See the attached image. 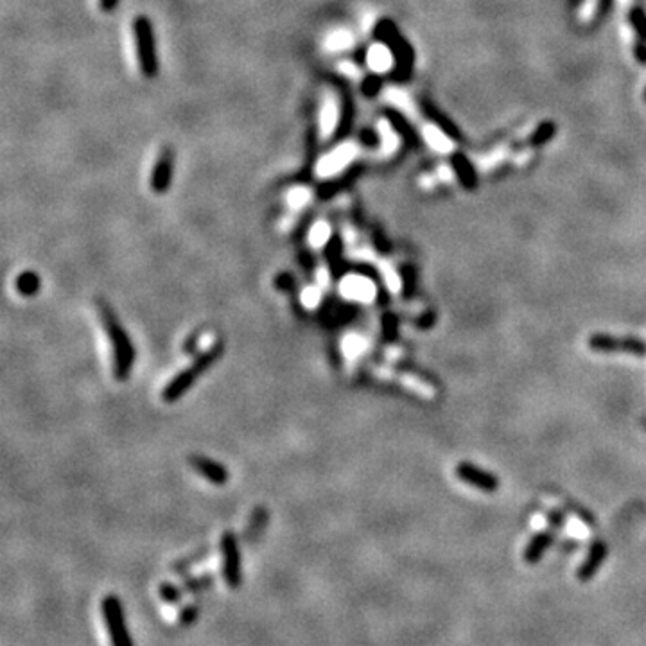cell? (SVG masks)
<instances>
[{
    "label": "cell",
    "instance_id": "d6a6232c",
    "mask_svg": "<svg viewBox=\"0 0 646 646\" xmlns=\"http://www.w3.org/2000/svg\"><path fill=\"white\" fill-rule=\"evenodd\" d=\"M641 424H643V427H645V431H646V416L641 420Z\"/></svg>",
    "mask_w": 646,
    "mask_h": 646
},
{
    "label": "cell",
    "instance_id": "52a82bcc",
    "mask_svg": "<svg viewBox=\"0 0 646 646\" xmlns=\"http://www.w3.org/2000/svg\"><path fill=\"white\" fill-rule=\"evenodd\" d=\"M223 577L230 587L241 586V560H239L237 538L232 532H225L221 537Z\"/></svg>",
    "mask_w": 646,
    "mask_h": 646
},
{
    "label": "cell",
    "instance_id": "8992f818",
    "mask_svg": "<svg viewBox=\"0 0 646 646\" xmlns=\"http://www.w3.org/2000/svg\"><path fill=\"white\" fill-rule=\"evenodd\" d=\"M454 474L460 482L467 483V485L474 486L476 491H482L485 494H494L499 488V479L494 474L470 464V461H461V464L456 465Z\"/></svg>",
    "mask_w": 646,
    "mask_h": 646
},
{
    "label": "cell",
    "instance_id": "9c48e42d",
    "mask_svg": "<svg viewBox=\"0 0 646 646\" xmlns=\"http://www.w3.org/2000/svg\"><path fill=\"white\" fill-rule=\"evenodd\" d=\"M607 555H609V546L605 541H596V543H593V546H590L586 560H584L580 568H578V572H577L578 580L584 581V584L593 580V578L596 577V572H598L600 568L603 566V562H605V559H607Z\"/></svg>",
    "mask_w": 646,
    "mask_h": 646
},
{
    "label": "cell",
    "instance_id": "3957f363",
    "mask_svg": "<svg viewBox=\"0 0 646 646\" xmlns=\"http://www.w3.org/2000/svg\"><path fill=\"white\" fill-rule=\"evenodd\" d=\"M135 49H137V60L142 76L155 78L158 74V60H156L155 36H153V26L146 17H139L133 24Z\"/></svg>",
    "mask_w": 646,
    "mask_h": 646
},
{
    "label": "cell",
    "instance_id": "7a4b0ae2",
    "mask_svg": "<svg viewBox=\"0 0 646 646\" xmlns=\"http://www.w3.org/2000/svg\"><path fill=\"white\" fill-rule=\"evenodd\" d=\"M221 350H223L221 343H216V345H212L208 350H205L203 354H200L198 359H196L194 363L189 366V368L182 370V372H180L178 375H176V377H174L173 381L165 386L164 393H162L165 402H174L176 399H180V397H182V395L185 393V391L189 390L192 384H194L196 379L200 377L201 373H203L205 370H207L208 366H210V364H212L214 361L219 357Z\"/></svg>",
    "mask_w": 646,
    "mask_h": 646
},
{
    "label": "cell",
    "instance_id": "4dcf8cb0",
    "mask_svg": "<svg viewBox=\"0 0 646 646\" xmlns=\"http://www.w3.org/2000/svg\"><path fill=\"white\" fill-rule=\"evenodd\" d=\"M547 519H550V522L553 526H562V525H564L562 516H560V513H556V512H550V517H547Z\"/></svg>",
    "mask_w": 646,
    "mask_h": 646
},
{
    "label": "cell",
    "instance_id": "8fae6325",
    "mask_svg": "<svg viewBox=\"0 0 646 646\" xmlns=\"http://www.w3.org/2000/svg\"><path fill=\"white\" fill-rule=\"evenodd\" d=\"M555 543V534H553V529H543V532H538L537 535L529 538L528 546L525 547V553H522V559L528 566H535L538 564L541 560H543L544 553L551 547V544Z\"/></svg>",
    "mask_w": 646,
    "mask_h": 646
},
{
    "label": "cell",
    "instance_id": "44dd1931",
    "mask_svg": "<svg viewBox=\"0 0 646 646\" xmlns=\"http://www.w3.org/2000/svg\"><path fill=\"white\" fill-rule=\"evenodd\" d=\"M268 522V512H266L264 508H255V512H253L252 519H250V525H248V538H253L262 532V528Z\"/></svg>",
    "mask_w": 646,
    "mask_h": 646
},
{
    "label": "cell",
    "instance_id": "5bb4252c",
    "mask_svg": "<svg viewBox=\"0 0 646 646\" xmlns=\"http://www.w3.org/2000/svg\"><path fill=\"white\" fill-rule=\"evenodd\" d=\"M422 135H424L425 142L430 144V148L434 149L436 153L447 155V153L454 151V140H452L445 131L440 130L439 126L425 124V126L422 128Z\"/></svg>",
    "mask_w": 646,
    "mask_h": 646
},
{
    "label": "cell",
    "instance_id": "4316f807",
    "mask_svg": "<svg viewBox=\"0 0 646 646\" xmlns=\"http://www.w3.org/2000/svg\"><path fill=\"white\" fill-rule=\"evenodd\" d=\"M382 330H384V338L386 339H393L395 338V330H397V318L393 314H386L384 318V325H382Z\"/></svg>",
    "mask_w": 646,
    "mask_h": 646
},
{
    "label": "cell",
    "instance_id": "7402d4cb",
    "mask_svg": "<svg viewBox=\"0 0 646 646\" xmlns=\"http://www.w3.org/2000/svg\"><path fill=\"white\" fill-rule=\"evenodd\" d=\"M309 239H311L312 246H323L330 239V226L327 223H316L312 226Z\"/></svg>",
    "mask_w": 646,
    "mask_h": 646
},
{
    "label": "cell",
    "instance_id": "484cf974",
    "mask_svg": "<svg viewBox=\"0 0 646 646\" xmlns=\"http://www.w3.org/2000/svg\"><path fill=\"white\" fill-rule=\"evenodd\" d=\"M318 300H320V291H318V287L311 286L307 287V289H304V293H302V302H304L305 305H309V307L316 305Z\"/></svg>",
    "mask_w": 646,
    "mask_h": 646
},
{
    "label": "cell",
    "instance_id": "f1b7e54d",
    "mask_svg": "<svg viewBox=\"0 0 646 646\" xmlns=\"http://www.w3.org/2000/svg\"><path fill=\"white\" fill-rule=\"evenodd\" d=\"M212 584V580L208 577L205 578H196V580H189L185 581V590H198L200 587H208Z\"/></svg>",
    "mask_w": 646,
    "mask_h": 646
},
{
    "label": "cell",
    "instance_id": "83f0119b",
    "mask_svg": "<svg viewBox=\"0 0 646 646\" xmlns=\"http://www.w3.org/2000/svg\"><path fill=\"white\" fill-rule=\"evenodd\" d=\"M196 618H198V607L196 605H187L182 611V614H180V623L191 624Z\"/></svg>",
    "mask_w": 646,
    "mask_h": 646
},
{
    "label": "cell",
    "instance_id": "2e32d148",
    "mask_svg": "<svg viewBox=\"0 0 646 646\" xmlns=\"http://www.w3.org/2000/svg\"><path fill=\"white\" fill-rule=\"evenodd\" d=\"M343 295L350 296V298H368L370 289L364 286L363 280L356 277H348L347 280H343L341 284Z\"/></svg>",
    "mask_w": 646,
    "mask_h": 646
},
{
    "label": "cell",
    "instance_id": "6da1fadb",
    "mask_svg": "<svg viewBox=\"0 0 646 646\" xmlns=\"http://www.w3.org/2000/svg\"><path fill=\"white\" fill-rule=\"evenodd\" d=\"M99 307V314L101 320H103V325L106 329V334H108L110 345H112V352H113V377L117 379V381H126L130 377L131 368H133L135 363V348L131 345V339L128 338L126 330L122 329V325L119 323V320L115 318L110 307L104 302H99L97 304Z\"/></svg>",
    "mask_w": 646,
    "mask_h": 646
},
{
    "label": "cell",
    "instance_id": "277c9868",
    "mask_svg": "<svg viewBox=\"0 0 646 646\" xmlns=\"http://www.w3.org/2000/svg\"><path fill=\"white\" fill-rule=\"evenodd\" d=\"M587 347L598 354H632L636 357L646 356V341L636 336L593 334L587 339Z\"/></svg>",
    "mask_w": 646,
    "mask_h": 646
},
{
    "label": "cell",
    "instance_id": "f546056e",
    "mask_svg": "<svg viewBox=\"0 0 646 646\" xmlns=\"http://www.w3.org/2000/svg\"><path fill=\"white\" fill-rule=\"evenodd\" d=\"M117 4H119V0H99L101 9L106 11V13H108V11H113V9L117 8Z\"/></svg>",
    "mask_w": 646,
    "mask_h": 646
},
{
    "label": "cell",
    "instance_id": "ba28073f",
    "mask_svg": "<svg viewBox=\"0 0 646 646\" xmlns=\"http://www.w3.org/2000/svg\"><path fill=\"white\" fill-rule=\"evenodd\" d=\"M356 153L357 148L354 144H341L339 148H336L334 151L321 158L320 164H318V174H320V176H332V174H338L339 171L345 169V167L356 158Z\"/></svg>",
    "mask_w": 646,
    "mask_h": 646
},
{
    "label": "cell",
    "instance_id": "ffe728a7",
    "mask_svg": "<svg viewBox=\"0 0 646 646\" xmlns=\"http://www.w3.org/2000/svg\"><path fill=\"white\" fill-rule=\"evenodd\" d=\"M386 99L393 104L395 108H399L400 112L408 113V115H413V113H415V108H413L411 101H409V97L406 96L404 92L391 88V90H388Z\"/></svg>",
    "mask_w": 646,
    "mask_h": 646
},
{
    "label": "cell",
    "instance_id": "603a6c76",
    "mask_svg": "<svg viewBox=\"0 0 646 646\" xmlns=\"http://www.w3.org/2000/svg\"><path fill=\"white\" fill-rule=\"evenodd\" d=\"M309 191L304 189V187H295V189H291L289 194H287V205L293 208H302L307 205L309 201Z\"/></svg>",
    "mask_w": 646,
    "mask_h": 646
},
{
    "label": "cell",
    "instance_id": "7c38bea8",
    "mask_svg": "<svg viewBox=\"0 0 646 646\" xmlns=\"http://www.w3.org/2000/svg\"><path fill=\"white\" fill-rule=\"evenodd\" d=\"M191 465L196 468V473H200L205 479H208L214 485H225L228 482L226 468L221 464L207 458V456H191Z\"/></svg>",
    "mask_w": 646,
    "mask_h": 646
},
{
    "label": "cell",
    "instance_id": "e0dca14e",
    "mask_svg": "<svg viewBox=\"0 0 646 646\" xmlns=\"http://www.w3.org/2000/svg\"><path fill=\"white\" fill-rule=\"evenodd\" d=\"M352 44H354V36L345 29H338L334 33H330V36L327 38V47L330 51H345V49H350Z\"/></svg>",
    "mask_w": 646,
    "mask_h": 646
},
{
    "label": "cell",
    "instance_id": "cb8c5ba5",
    "mask_svg": "<svg viewBox=\"0 0 646 646\" xmlns=\"http://www.w3.org/2000/svg\"><path fill=\"white\" fill-rule=\"evenodd\" d=\"M158 593H160V598L167 603H178L180 598H182V590L176 586H173V584H167V581H164L158 587Z\"/></svg>",
    "mask_w": 646,
    "mask_h": 646
},
{
    "label": "cell",
    "instance_id": "9a60e30c",
    "mask_svg": "<svg viewBox=\"0 0 646 646\" xmlns=\"http://www.w3.org/2000/svg\"><path fill=\"white\" fill-rule=\"evenodd\" d=\"M40 289V278L38 275L33 271H24L20 277L17 278V291L24 296H33L36 295Z\"/></svg>",
    "mask_w": 646,
    "mask_h": 646
},
{
    "label": "cell",
    "instance_id": "ac0fdd59",
    "mask_svg": "<svg viewBox=\"0 0 646 646\" xmlns=\"http://www.w3.org/2000/svg\"><path fill=\"white\" fill-rule=\"evenodd\" d=\"M336 122H338V108H336V103H327L323 112H321V135L323 137H329L336 128Z\"/></svg>",
    "mask_w": 646,
    "mask_h": 646
},
{
    "label": "cell",
    "instance_id": "d6986e66",
    "mask_svg": "<svg viewBox=\"0 0 646 646\" xmlns=\"http://www.w3.org/2000/svg\"><path fill=\"white\" fill-rule=\"evenodd\" d=\"M379 133L382 137V149L384 153H393L399 146V139H397V133L393 131V128L390 126V122L382 121L379 124Z\"/></svg>",
    "mask_w": 646,
    "mask_h": 646
},
{
    "label": "cell",
    "instance_id": "30bf717a",
    "mask_svg": "<svg viewBox=\"0 0 646 646\" xmlns=\"http://www.w3.org/2000/svg\"><path fill=\"white\" fill-rule=\"evenodd\" d=\"M173 167H174V156L169 149H164L156 160L155 167L151 173V189L156 194H164L171 185V178H173Z\"/></svg>",
    "mask_w": 646,
    "mask_h": 646
},
{
    "label": "cell",
    "instance_id": "1f68e13d",
    "mask_svg": "<svg viewBox=\"0 0 646 646\" xmlns=\"http://www.w3.org/2000/svg\"><path fill=\"white\" fill-rule=\"evenodd\" d=\"M618 2H620L623 8H630V4H632V0H618Z\"/></svg>",
    "mask_w": 646,
    "mask_h": 646
},
{
    "label": "cell",
    "instance_id": "5b68a950",
    "mask_svg": "<svg viewBox=\"0 0 646 646\" xmlns=\"http://www.w3.org/2000/svg\"><path fill=\"white\" fill-rule=\"evenodd\" d=\"M103 616L108 630L112 646H133L130 634H128L126 623H124V612L117 596H106L103 600Z\"/></svg>",
    "mask_w": 646,
    "mask_h": 646
},
{
    "label": "cell",
    "instance_id": "d4e9b609",
    "mask_svg": "<svg viewBox=\"0 0 646 646\" xmlns=\"http://www.w3.org/2000/svg\"><path fill=\"white\" fill-rule=\"evenodd\" d=\"M602 8V0H587L586 4L581 6L580 9V20L581 22H589L596 17L598 9Z\"/></svg>",
    "mask_w": 646,
    "mask_h": 646
},
{
    "label": "cell",
    "instance_id": "4fadbf2b",
    "mask_svg": "<svg viewBox=\"0 0 646 646\" xmlns=\"http://www.w3.org/2000/svg\"><path fill=\"white\" fill-rule=\"evenodd\" d=\"M366 63L375 74H384L393 67V52L382 44H373L366 52Z\"/></svg>",
    "mask_w": 646,
    "mask_h": 646
}]
</instances>
